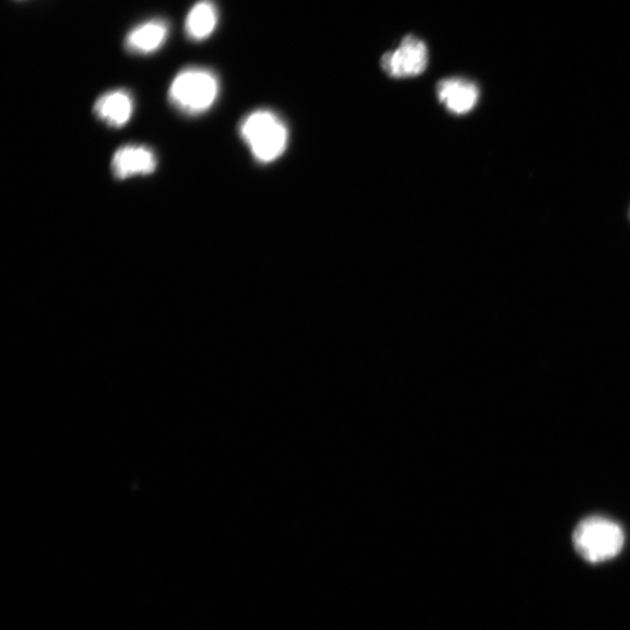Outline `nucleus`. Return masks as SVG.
Returning a JSON list of instances; mask_svg holds the SVG:
<instances>
[{
    "label": "nucleus",
    "mask_w": 630,
    "mask_h": 630,
    "mask_svg": "<svg viewBox=\"0 0 630 630\" xmlns=\"http://www.w3.org/2000/svg\"><path fill=\"white\" fill-rule=\"evenodd\" d=\"M428 63L427 45L414 36L405 37L396 49L382 58L383 71L395 79L416 78L427 70Z\"/></svg>",
    "instance_id": "nucleus-4"
},
{
    "label": "nucleus",
    "mask_w": 630,
    "mask_h": 630,
    "mask_svg": "<svg viewBox=\"0 0 630 630\" xmlns=\"http://www.w3.org/2000/svg\"><path fill=\"white\" fill-rule=\"evenodd\" d=\"M112 173L119 180L135 176H146L156 171L157 158L146 146L127 145L115 152Z\"/></svg>",
    "instance_id": "nucleus-5"
},
{
    "label": "nucleus",
    "mask_w": 630,
    "mask_h": 630,
    "mask_svg": "<svg viewBox=\"0 0 630 630\" xmlns=\"http://www.w3.org/2000/svg\"><path fill=\"white\" fill-rule=\"evenodd\" d=\"M218 93L219 82L212 71L189 67L174 79L168 97L181 112L197 116L214 106Z\"/></svg>",
    "instance_id": "nucleus-3"
},
{
    "label": "nucleus",
    "mask_w": 630,
    "mask_h": 630,
    "mask_svg": "<svg viewBox=\"0 0 630 630\" xmlns=\"http://www.w3.org/2000/svg\"><path fill=\"white\" fill-rule=\"evenodd\" d=\"M437 94L441 104L454 115L468 114L479 100V90L476 84L459 78L440 81Z\"/></svg>",
    "instance_id": "nucleus-6"
},
{
    "label": "nucleus",
    "mask_w": 630,
    "mask_h": 630,
    "mask_svg": "<svg viewBox=\"0 0 630 630\" xmlns=\"http://www.w3.org/2000/svg\"><path fill=\"white\" fill-rule=\"evenodd\" d=\"M169 34V25L164 20H151L133 27L126 38L130 54L147 56L161 49Z\"/></svg>",
    "instance_id": "nucleus-7"
},
{
    "label": "nucleus",
    "mask_w": 630,
    "mask_h": 630,
    "mask_svg": "<svg viewBox=\"0 0 630 630\" xmlns=\"http://www.w3.org/2000/svg\"><path fill=\"white\" fill-rule=\"evenodd\" d=\"M573 545L579 556L597 564L617 557L625 545L622 527L615 521L594 516L583 520L573 532Z\"/></svg>",
    "instance_id": "nucleus-2"
},
{
    "label": "nucleus",
    "mask_w": 630,
    "mask_h": 630,
    "mask_svg": "<svg viewBox=\"0 0 630 630\" xmlns=\"http://www.w3.org/2000/svg\"><path fill=\"white\" fill-rule=\"evenodd\" d=\"M218 24V10L213 0H199L185 21V33L192 41L209 39Z\"/></svg>",
    "instance_id": "nucleus-9"
},
{
    "label": "nucleus",
    "mask_w": 630,
    "mask_h": 630,
    "mask_svg": "<svg viewBox=\"0 0 630 630\" xmlns=\"http://www.w3.org/2000/svg\"><path fill=\"white\" fill-rule=\"evenodd\" d=\"M240 133L253 158L262 164L276 162L287 147V128L274 111L251 112L243 119Z\"/></svg>",
    "instance_id": "nucleus-1"
},
{
    "label": "nucleus",
    "mask_w": 630,
    "mask_h": 630,
    "mask_svg": "<svg viewBox=\"0 0 630 630\" xmlns=\"http://www.w3.org/2000/svg\"><path fill=\"white\" fill-rule=\"evenodd\" d=\"M95 115L109 127L122 128L129 123L133 112V99L123 90L102 95L94 106Z\"/></svg>",
    "instance_id": "nucleus-8"
}]
</instances>
